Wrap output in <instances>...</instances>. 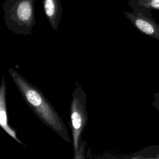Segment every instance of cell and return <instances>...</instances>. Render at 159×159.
Here are the masks:
<instances>
[{
	"label": "cell",
	"mask_w": 159,
	"mask_h": 159,
	"mask_svg": "<svg viewBox=\"0 0 159 159\" xmlns=\"http://www.w3.org/2000/svg\"><path fill=\"white\" fill-rule=\"evenodd\" d=\"M134 13H142L152 17L153 10H159V0H128Z\"/></svg>",
	"instance_id": "cell-7"
},
{
	"label": "cell",
	"mask_w": 159,
	"mask_h": 159,
	"mask_svg": "<svg viewBox=\"0 0 159 159\" xmlns=\"http://www.w3.org/2000/svg\"><path fill=\"white\" fill-rule=\"evenodd\" d=\"M124 16L129 20L132 25L142 34L159 40V25L152 17L142 13H134L125 11Z\"/></svg>",
	"instance_id": "cell-4"
},
{
	"label": "cell",
	"mask_w": 159,
	"mask_h": 159,
	"mask_svg": "<svg viewBox=\"0 0 159 159\" xmlns=\"http://www.w3.org/2000/svg\"><path fill=\"white\" fill-rule=\"evenodd\" d=\"M70 115L69 125L72 134L73 158L83 159L85 158L86 143L83 141L82 135L88 120V114L86 111V94L77 82L72 93Z\"/></svg>",
	"instance_id": "cell-2"
},
{
	"label": "cell",
	"mask_w": 159,
	"mask_h": 159,
	"mask_svg": "<svg viewBox=\"0 0 159 159\" xmlns=\"http://www.w3.org/2000/svg\"><path fill=\"white\" fill-rule=\"evenodd\" d=\"M153 101L152 102V105L155 107L159 112V91L155 93L153 95Z\"/></svg>",
	"instance_id": "cell-8"
},
{
	"label": "cell",
	"mask_w": 159,
	"mask_h": 159,
	"mask_svg": "<svg viewBox=\"0 0 159 159\" xmlns=\"http://www.w3.org/2000/svg\"><path fill=\"white\" fill-rule=\"evenodd\" d=\"M44 14L52 29L57 30L61 19L63 9L60 0H42Z\"/></svg>",
	"instance_id": "cell-6"
},
{
	"label": "cell",
	"mask_w": 159,
	"mask_h": 159,
	"mask_svg": "<svg viewBox=\"0 0 159 159\" xmlns=\"http://www.w3.org/2000/svg\"><path fill=\"white\" fill-rule=\"evenodd\" d=\"M6 94L7 91L5 77L2 76L0 87V125L1 128L17 142L25 146V145L18 138L16 130L12 127L9 123L6 104Z\"/></svg>",
	"instance_id": "cell-5"
},
{
	"label": "cell",
	"mask_w": 159,
	"mask_h": 159,
	"mask_svg": "<svg viewBox=\"0 0 159 159\" xmlns=\"http://www.w3.org/2000/svg\"><path fill=\"white\" fill-rule=\"evenodd\" d=\"M35 0H5L4 22L8 29L18 35H31L35 24Z\"/></svg>",
	"instance_id": "cell-3"
},
{
	"label": "cell",
	"mask_w": 159,
	"mask_h": 159,
	"mask_svg": "<svg viewBox=\"0 0 159 159\" xmlns=\"http://www.w3.org/2000/svg\"><path fill=\"white\" fill-rule=\"evenodd\" d=\"M8 72L24 101L37 118L63 140L72 143L62 119L44 94L16 70L9 68Z\"/></svg>",
	"instance_id": "cell-1"
},
{
	"label": "cell",
	"mask_w": 159,
	"mask_h": 159,
	"mask_svg": "<svg viewBox=\"0 0 159 159\" xmlns=\"http://www.w3.org/2000/svg\"><path fill=\"white\" fill-rule=\"evenodd\" d=\"M151 158H154V159H159V151L157 152V153L154 154L153 156L151 157Z\"/></svg>",
	"instance_id": "cell-9"
}]
</instances>
